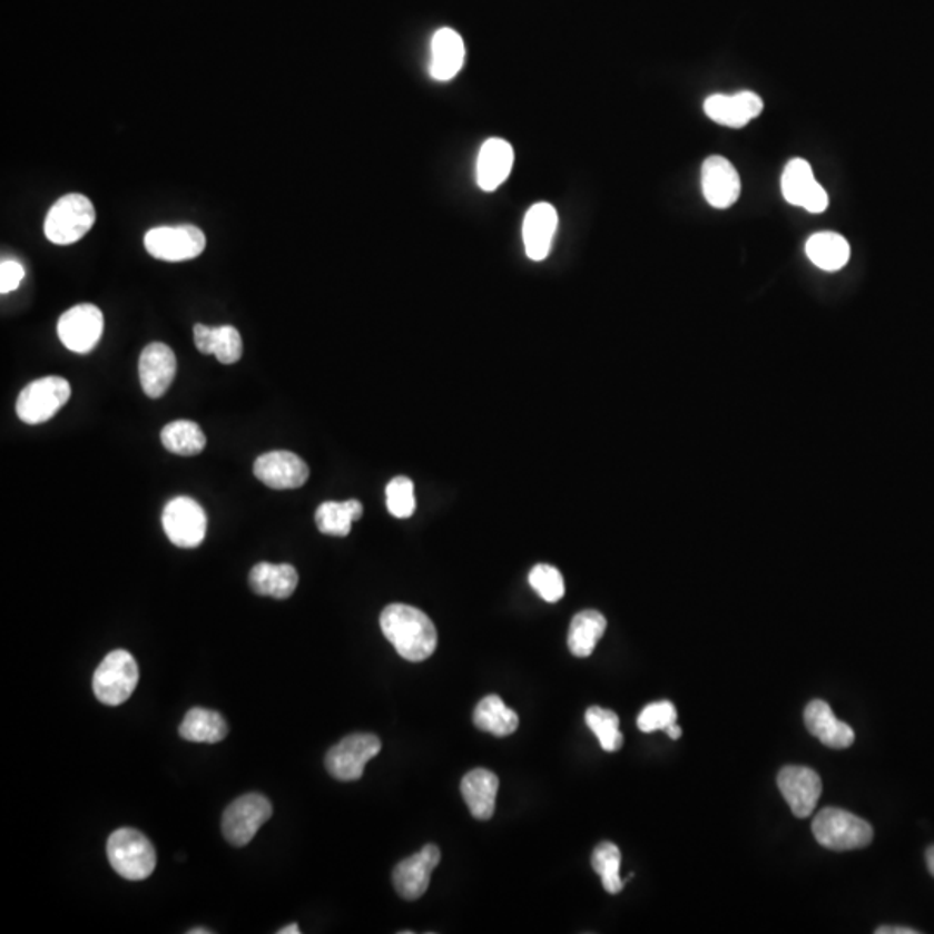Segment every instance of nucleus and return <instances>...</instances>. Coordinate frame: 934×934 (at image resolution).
I'll return each instance as SVG.
<instances>
[{"label":"nucleus","instance_id":"20e7f679","mask_svg":"<svg viewBox=\"0 0 934 934\" xmlns=\"http://www.w3.org/2000/svg\"><path fill=\"white\" fill-rule=\"evenodd\" d=\"M96 224V208L83 195H67L49 209L43 224L47 239L59 246L73 245Z\"/></svg>","mask_w":934,"mask_h":934},{"label":"nucleus","instance_id":"aec40b11","mask_svg":"<svg viewBox=\"0 0 934 934\" xmlns=\"http://www.w3.org/2000/svg\"><path fill=\"white\" fill-rule=\"evenodd\" d=\"M805 726H807L808 733L817 737L827 748H849L855 740V733H853L852 727L834 717L830 706L826 701H820V699H815L807 706Z\"/></svg>","mask_w":934,"mask_h":934},{"label":"nucleus","instance_id":"2eb2a0df","mask_svg":"<svg viewBox=\"0 0 934 934\" xmlns=\"http://www.w3.org/2000/svg\"><path fill=\"white\" fill-rule=\"evenodd\" d=\"M442 853L439 846L426 845L421 852L400 862L393 868V886L404 899L421 898L430 888L431 874L439 867Z\"/></svg>","mask_w":934,"mask_h":934},{"label":"nucleus","instance_id":"c9c22d12","mask_svg":"<svg viewBox=\"0 0 934 934\" xmlns=\"http://www.w3.org/2000/svg\"><path fill=\"white\" fill-rule=\"evenodd\" d=\"M215 357L220 364H236L243 357V340L239 331L233 326L217 327V340H215Z\"/></svg>","mask_w":934,"mask_h":934},{"label":"nucleus","instance_id":"ea45409f","mask_svg":"<svg viewBox=\"0 0 934 934\" xmlns=\"http://www.w3.org/2000/svg\"><path fill=\"white\" fill-rule=\"evenodd\" d=\"M667 734L671 737V739H680V736H682V729H680L677 724H671V726L667 729Z\"/></svg>","mask_w":934,"mask_h":934},{"label":"nucleus","instance_id":"393cba45","mask_svg":"<svg viewBox=\"0 0 934 934\" xmlns=\"http://www.w3.org/2000/svg\"><path fill=\"white\" fill-rule=\"evenodd\" d=\"M608 621L604 615L596 609H586L582 613L571 620L570 632H568V648L571 655L577 658H589L598 646L601 637L604 636Z\"/></svg>","mask_w":934,"mask_h":934},{"label":"nucleus","instance_id":"a19ab883","mask_svg":"<svg viewBox=\"0 0 934 934\" xmlns=\"http://www.w3.org/2000/svg\"><path fill=\"white\" fill-rule=\"evenodd\" d=\"M926 864L927 868H930V873L933 874L934 877V846H931V848L926 852Z\"/></svg>","mask_w":934,"mask_h":934},{"label":"nucleus","instance_id":"c85d7f7f","mask_svg":"<svg viewBox=\"0 0 934 934\" xmlns=\"http://www.w3.org/2000/svg\"><path fill=\"white\" fill-rule=\"evenodd\" d=\"M362 514L364 508L358 501L324 502L315 512V523L324 535L346 537Z\"/></svg>","mask_w":934,"mask_h":934},{"label":"nucleus","instance_id":"cd10ccee","mask_svg":"<svg viewBox=\"0 0 934 934\" xmlns=\"http://www.w3.org/2000/svg\"><path fill=\"white\" fill-rule=\"evenodd\" d=\"M805 249L812 264L826 272L842 271L849 260L848 240L836 233L814 234Z\"/></svg>","mask_w":934,"mask_h":934},{"label":"nucleus","instance_id":"2f4dec72","mask_svg":"<svg viewBox=\"0 0 934 934\" xmlns=\"http://www.w3.org/2000/svg\"><path fill=\"white\" fill-rule=\"evenodd\" d=\"M589 729L596 734L602 749L608 753L618 751L623 746V734L620 733V718L615 711L606 710L601 706H590L586 714Z\"/></svg>","mask_w":934,"mask_h":934},{"label":"nucleus","instance_id":"7c9ffc66","mask_svg":"<svg viewBox=\"0 0 934 934\" xmlns=\"http://www.w3.org/2000/svg\"><path fill=\"white\" fill-rule=\"evenodd\" d=\"M620 865L621 852L615 843L604 842L596 846L592 853V867L601 877L602 886L609 895H618L623 889Z\"/></svg>","mask_w":934,"mask_h":934},{"label":"nucleus","instance_id":"0eeeda50","mask_svg":"<svg viewBox=\"0 0 934 934\" xmlns=\"http://www.w3.org/2000/svg\"><path fill=\"white\" fill-rule=\"evenodd\" d=\"M144 246L156 260H195L206 248V236L196 225H165L144 236Z\"/></svg>","mask_w":934,"mask_h":934},{"label":"nucleus","instance_id":"1a4fd4ad","mask_svg":"<svg viewBox=\"0 0 934 934\" xmlns=\"http://www.w3.org/2000/svg\"><path fill=\"white\" fill-rule=\"evenodd\" d=\"M381 740L374 734H352L340 740L326 756V768L334 779L350 783L358 780L365 765L380 755Z\"/></svg>","mask_w":934,"mask_h":934},{"label":"nucleus","instance_id":"ddd939ff","mask_svg":"<svg viewBox=\"0 0 934 934\" xmlns=\"http://www.w3.org/2000/svg\"><path fill=\"white\" fill-rule=\"evenodd\" d=\"M253 473L268 489L293 490L307 483L311 471L307 462L298 455L287 450H276L256 459Z\"/></svg>","mask_w":934,"mask_h":934},{"label":"nucleus","instance_id":"bb28decb","mask_svg":"<svg viewBox=\"0 0 934 934\" xmlns=\"http://www.w3.org/2000/svg\"><path fill=\"white\" fill-rule=\"evenodd\" d=\"M180 737L189 743H206L215 745L225 739L229 734V726L218 711L205 710V708H193L187 711L180 724Z\"/></svg>","mask_w":934,"mask_h":934},{"label":"nucleus","instance_id":"dca6fc26","mask_svg":"<svg viewBox=\"0 0 934 934\" xmlns=\"http://www.w3.org/2000/svg\"><path fill=\"white\" fill-rule=\"evenodd\" d=\"M177 358L174 350L165 343H151L140 353V386L149 399H161L174 383Z\"/></svg>","mask_w":934,"mask_h":934},{"label":"nucleus","instance_id":"6e6552de","mask_svg":"<svg viewBox=\"0 0 934 934\" xmlns=\"http://www.w3.org/2000/svg\"><path fill=\"white\" fill-rule=\"evenodd\" d=\"M272 817V803L258 793L239 796L225 808L222 830L233 846H246Z\"/></svg>","mask_w":934,"mask_h":934},{"label":"nucleus","instance_id":"4468645a","mask_svg":"<svg viewBox=\"0 0 934 934\" xmlns=\"http://www.w3.org/2000/svg\"><path fill=\"white\" fill-rule=\"evenodd\" d=\"M780 793L798 818L810 817L823 795V780L808 767H784L777 776Z\"/></svg>","mask_w":934,"mask_h":934},{"label":"nucleus","instance_id":"f8f14e48","mask_svg":"<svg viewBox=\"0 0 934 934\" xmlns=\"http://www.w3.org/2000/svg\"><path fill=\"white\" fill-rule=\"evenodd\" d=\"M784 199L795 206H802L810 214H823L829 206L826 189L815 180L814 171L807 159L795 158L784 168L780 179Z\"/></svg>","mask_w":934,"mask_h":934},{"label":"nucleus","instance_id":"a878e982","mask_svg":"<svg viewBox=\"0 0 934 934\" xmlns=\"http://www.w3.org/2000/svg\"><path fill=\"white\" fill-rule=\"evenodd\" d=\"M474 726L483 733L493 734L497 737L511 736L517 733L520 726V717L517 711L508 708L499 696H486L478 702L473 714Z\"/></svg>","mask_w":934,"mask_h":934},{"label":"nucleus","instance_id":"b1692460","mask_svg":"<svg viewBox=\"0 0 934 934\" xmlns=\"http://www.w3.org/2000/svg\"><path fill=\"white\" fill-rule=\"evenodd\" d=\"M298 571L292 564H271L258 562L249 573L253 592L265 598H292L298 587Z\"/></svg>","mask_w":934,"mask_h":934},{"label":"nucleus","instance_id":"39448f33","mask_svg":"<svg viewBox=\"0 0 934 934\" xmlns=\"http://www.w3.org/2000/svg\"><path fill=\"white\" fill-rule=\"evenodd\" d=\"M139 682L136 658L124 649L109 652L94 674V695L102 705L120 706L132 696Z\"/></svg>","mask_w":934,"mask_h":934},{"label":"nucleus","instance_id":"4be33fe9","mask_svg":"<svg viewBox=\"0 0 934 934\" xmlns=\"http://www.w3.org/2000/svg\"><path fill=\"white\" fill-rule=\"evenodd\" d=\"M464 40L452 28L436 31L431 42V77L440 82L452 80L464 65Z\"/></svg>","mask_w":934,"mask_h":934},{"label":"nucleus","instance_id":"e433bc0d","mask_svg":"<svg viewBox=\"0 0 934 934\" xmlns=\"http://www.w3.org/2000/svg\"><path fill=\"white\" fill-rule=\"evenodd\" d=\"M24 277L23 265L14 260H4L0 264V292L11 293L20 286Z\"/></svg>","mask_w":934,"mask_h":934},{"label":"nucleus","instance_id":"f03ea898","mask_svg":"<svg viewBox=\"0 0 934 934\" xmlns=\"http://www.w3.org/2000/svg\"><path fill=\"white\" fill-rule=\"evenodd\" d=\"M818 845L834 852H849L871 845L874 829L864 818L842 808H824L815 815L812 823Z\"/></svg>","mask_w":934,"mask_h":934},{"label":"nucleus","instance_id":"c756f323","mask_svg":"<svg viewBox=\"0 0 934 934\" xmlns=\"http://www.w3.org/2000/svg\"><path fill=\"white\" fill-rule=\"evenodd\" d=\"M161 443L171 454L189 458L201 454L206 446V436L201 427L193 421H174L161 431Z\"/></svg>","mask_w":934,"mask_h":934},{"label":"nucleus","instance_id":"a211bd4d","mask_svg":"<svg viewBox=\"0 0 934 934\" xmlns=\"http://www.w3.org/2000/svg\"><path fill=\"white\" fill-rule=\"evenodd\" d=\"M761 111H764V101L751 90H743L736 96L715 94L705 101L706 115L724 127H746L749 121L760 117Z\"/></svg>","mask_w":934,"mask_h":934},{"label":"nucleus","instance_id":"f3484780","mask_svg":"<svg viewBox=\"0 0 934 934\" xmlns=\"http://www.w3.org/2000/svg\"><path fill=\"white\" fill-rule=\"evenodd\" d=\"M701 187L706 201L714 208H729L739 199V174L729 159L724 156H710L702 164Z\"/></svg>","mask_w":934,"mask_h":934},{"label":"nucleus","instance_id":"6ab92c4d","mask_svg":"<svg viewBox=\"0 0 934 934\" xmlns=\"http://www.w3.org/2000/svg\"><path fill=\"white\" fill-rule=\"evenodd\" d=\"M556 229H558V212L549 203H537L528 209L523 222L524 249L530 260H545L552 248Z\"/></svg>","mask_w":934,"mask_h":934},{"label":"nucleus","instance_id":"5701e85b","mask_svg":"<svg viewBox=\"0 0 934 934\" xmlns=\"http://www.w3.org/2000/svg\"><path fill=\"white\" fill-rule=\"evenodd\" d=\"M462 798L476 820H489L495 812L499 777L486 768H476L465 774L461 783Z\"/></svg>","mask_w":934,"mask_h":934},{"label":"nucleus","instance_id":"f257e3e1","mask_svg":"<svg viewBox=\"0 0 934 934\" xmlns=\"http://www.w3.org/2000/svg\"><path fill=\"white\" fill-rule=\"evenodd\" d=\"M384 637L402 658L421 663L439 646V633L433 621L421 609L407 604H390L380 618Z\"/></svg>","mask_w":934,"mask_h":934},{"label":"nucleus","instance_id":"72a5a7b5","mask_svg":"<svg viewBox=\"0 0 934 934\" xmlns=\"http://www.w3.org/2000/svg\"><path fill=\"white\" fill-rule=\"evenodd\" d=\"M386 508L392 517L407 520L415 511L414 483L411 478L396 476L386 486Z\"/></svg>","mask_w":934,"mask_h":934},{"label":"nucleus","instance_id":"79ce46f5","mask_svg":"<svg viewBox=\"0 0 934 934\" xmlns=\"http://www.w3.org/2000/svg\"><path fill=\"white\" fill-rule=\"evenodd\" d=\"M279 934H299L302 930H299L298 924H292V926L283 927V930L277 931Z\"/></svg>","mask_w":934,"mask_h":934},{"label":"nucleus","instance_id":"473e14b6","mask_svg":"<svg viewBox=\"0 0 934 934\" xmlns=\"http://www.w3.org/2000/svg\"><path fill=\"white\" fill-rule=\"evenodd\" d=\"M528 580H530L531 589L535 590L543 601L558 602L564 598V590H567L564 578H562L561 571L551 567V564H537L530 571Z\"/></svg>","mask_w":934,"mask_h":934},{"label":"nucleus","instance_id":"37998d69","mask_svg":"<svg viewBox=\"0 0 934 934\" xmlns=\"http://www.w3.org/2000/svg\"><path fill=\"white\" fill-rule=\"evenodd\" d=\"M212 931L209 930H190L189 934H209Z\"/></svg>","mask_w":934,"mask_h":934},{"label":"nucleus","instance_id":"58836bf2","mask_svg":"<svg viewBox=\"0 0 934 934\" xmlns=\"http://www.w3.org/2000/svg\"><path fill=\"white\" fill-rule=\"evenodd\" d=\"M876 934H920V931L904 926H881L877 927Z\"/></svg>","mask_w":934,"mask_h":934},{"label":"nucleus","instance_id":"9d476101","mask_svg":"<svg viewBox=\"0 0 934 934\" xmlns=\"http://www.w3.org/2000/svg\"><path fill=\"white\" fill-rule=\"evenodd\" d=\"M164 530L168 540L180 549L201 545L206 535L205 511L190 497H175L164 509Z\"/></svg>","mask_w":934,"mask_h":934},{"label":"nucleus","instance_id":"7ed1b4c3","mask_svg":"<svg viewBox=\"0 0 934 934\" xmlns=\"http://www.w3.org/2000/svg\"><path fill=\"white\" fill-rule=\"evenodd\" d=\"M108 858L118 876L128 881L148 879L156 867V849L140 830L124 827L108 839Z\"/></svg>","mask_w":934,"mask_h":934},{"label":"nucleus","instance_id":"9b49d317","mask_svg":"<svg viewBox=\"0 0 934 934\" xmlns=\"http://www.w3.org/2000/svg\"><path fill=\"white\" fill-rule=\"evenodd\" d=\"M105 331V315L96 305L82 303L65 312L58 322L62 345L73 353H89L98 346Z\"/></svg>","mask_w":934,"mask_h":934},{"label":"nucleus","instance_id":"423d86ee","mask_svg":"<svg viewBox=\"0 0 934 934\" xmlns=\"http://www.w3.org/2000/svg\"><path fill=\"white\" fill-rule=\"evenodd\" d=\"M70 396L71 386L65 377H42L21 390L16 402V414L23 423L36 426L55 417L68 404Z\"/></svg>","mask_w":934,"mask_h":934},{"label":"nucleus","instance_id":"4c0bfd02","mask_svg":"<svg viewBox=\"0 0 934 934\" xmlns=\"http://www.w3.org/2000/svg\"><path fill=\"white\" fill-rule=\"evenodd\" d=\"M215 340H217V327L203 326L196 324L195 326V345L199 352L205 355H214Z\"/></svg>","mask_w":934,"mask_h":934},{"label":"nucleus","instance_id":"f704fd0d","mask_svg":"<svg viewBox=\"0 0 934 934\" xmlns=\"http://www.w3.org/2000/svg\"><path fill=\"white\" fill-rule=\"evenodd\" d=\"M671 724H677V710L670 701L652 702L637 718V727L646 734L667 730Z\"/></svg>","mask_w":934,"mask_h":934},{"label":"nucleus","instance_id":"412c9836","mask_svg":"<svg viewBox=\"0 0 934 934\" xmlns=\"http://www.w3.org/2000/svg\"><path fill=\"white\" fill-rule=\"evenodd\" d=\"M514 164L512 146L502 139H490L481 146L478 155V186L486 193L499 189L508 180Z\"/></svg>","mask_w":934,"mask_h":934}]
</instances>
